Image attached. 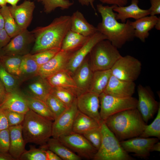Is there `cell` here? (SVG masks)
I'll use <instances>...</instances> for the list:
<instances>
[{"mask_svg":"<svg viewBox=\"0 0 160 160\" xmlns=\"http://www.w3.org/2000/svg\"><path fill=\"white\" fill-rule=\"evenodd\" d=\"M115 6H104L102 4L97 5L102 20L96 27L98 31L118 49L121 48L127 42L132 40L135 37L134 30L130 20H128L125 23H121L116 19V13L113 10Z\"/></svg>","mask_w":160,"mask_h":160,"instance_id":"cell-1","label":"cell"},{"mask_svg":"<svg viewBox=\"0 0 160 160\" xmlns=\"http://www.w3.org/2000/svg\"><path fill=\"white\" fill-rule=\"evenodd\" d=\"M71 24V16L64 15L55 18L47 25L35 28L31 31L35 42L30 54L53 48L61 49L63 39L70 30Z\"/></svg>","mask_w":160,"mask_h":160,"instance_id":"cell-2","label":"cell"},{"mask_svg":"<svg viewBox=\"0 0 160 160\" xmlns=\"http://www.w3.org/2000/svg\"><path fill=\"white\" fill-rule=\"evenodd\" d=\"M104 121L120 142L139 136L147 125L137 108L117 113Z\"/></svg>","mask_w":160,"mask_h":160,"instance_id":"cell-3","label":"cell"},{"mask_svg":"<svg viewBox=\"0 0 160 160\" xmlns=\"http://www.w3.org/2000/svg\"><path fill=\"white\" fill-rule=\"evenodd\" d=\"M53 121L30 110L22 124L23 136L26 143L45 145L52 137Z\"/></svg>","mask_w":160,"mask_h":160,"instance_id":"cell-4","label":"cell"},{"mask_svg":"<svg viewBox=\"0 0 160 160\" xmlns=\"http://www.w3.org/2000/svg\"><path fill=\"white\" fill-rule=\"evenodd\" d=\"M102 140L93 160H134L123 148L114 134L104 122L101 124Z\"/></svg>","mask_w":160,"mask_h":160,"instance_id":"cell-5","label":"cell"},{"mask_svg":"<svg viewBox=\"0 0 160 160\" xmlns=\"http://www.w3.org/2000/svg\"><path fill=\"white\" fill-rule=\"evenodd\" d=\"M118 49L108 40L98 42L89 54L93 71L111 69L121 56Z\"/></svg>","mask_w":160,"mask_h":160,"instance_id":"cell-6","label":"cell"},{"mask_svg":"<svg viewBox=\"0 0 160 160\" xmlns=\"http://www.w3.org/2000/svg\"><path fill=\"white\" fill-rule=\"evenodd\" d=\"M99 98L100 113L103 121L117 113L137 108V99L132 96L118 97L102 92L99 95Z\"/></svg>","mask_w":160,"mask_h":160,"instance_id":"cell-7","label":"cell"},{"mask_svg":"<svg viewBox=\"0 0 160 160\" xmlns=\"http://www.w3.org/2000/svg\"><path fill=\"white\" fill-rule=\"evenodd\" d=\"M142 64L138 59L130 55L121 56L111 69L112 75L121 80L134 82L141 73Z\"/></svg>","mask_w":160,"mask_h":160,"instance_id":"cell-8","label":"cell"},{"mask_svg":"<svg viewBox=\"0 0 160 160\" xmlns=\"http://www.w3.org/2000/svg\"><path fill=\"white\" fill-rule=\"evenodd\" d=\"M82 159L93 160L97 150L81 134L73 132L58 138Z\"/></svg>","mask_w":160,"mask_h":160,"instance_id":"cell-9","label":"cell"},{"mask_svg":"<svg viewBox=\"0 0 160 160\" xmlns=\"http://www.w3.org/2000/svg\"><path fill=\"white\" fill-rule=\"evenodd\" d=\"M138 97L137 109L146 123L152 119L160 107L152 91L146 87L139 84L137 88Z\"/></svg>","mask_w":160,"mask_h":160,"instance_id":"cell-10","label":"cell"},{"mask_svg":"<svg viewBox=\"0 0 160 160\" xmlns=\"http://www.w3.org/2000/svg\"><path fill=\"white\" fill-rule=\"evenodd\" d=\"M34 42L35 38L31 31L23 29L12 38L2 49L5 55L23 56L30 53Z\"/></svg>","mask_w":160,"mask_h":160,"instance_id":"cell-11","label":"cell"},{"mask_svg":"<svg viewBox=\"0 0 160 160\" xmlns=\"http://www.w3.org/2000/svg\"><path fill=\"white\" fill-rule=\"evenodd\" d=\"M157 138H145L139 136L120 142L124 149L128 153L144 159L149 158L152 145L159 141Z\"/></svg>","mask_w":160,"mask_h":160,"instance_id":"cell-12","label":"cell"},{"mask_svg":"<svg viewBox=\"0 0 160 160\" xmlns=\"http://www.w3.org/2000/svg\"><path fill=\"white\" fill-rule=\"evenodd\" d=\"M78 111L76 99L70 107L53 121L52 137L58 138L72 132L73 125Z\"/></svg>","mask_w":160,"mask_h":160,"instance_id":"cell-13","label":"cell"},{"mask_svg":"<svg viewBox=\"0 0 160 160\" xmlns=\"http://www.w3.org/2000/svg\"><path fill=\"white\" fill-rule=\"evenodd\" d=\"M76 105L78 110L94 119L100 124L103 121L100 116L99 95L88 91L77 97Z\"/></svg>","mask_w":160,"mask_h":160,"instance_id":"cell-14","label":"cell"},{"mask_svg":"<svg viewBox=\"0 0 160 160\" xmlns=\"http://www.w3.org/2000/svg\"><path fill=\"white\" fill-rule=\"evenodd\" d=\"M105 39H107L106 37L98 31L90 36L80 48L73 52L69 60L66 69L72 75L94 46L99 41Z\"/></svg>","mask_w":160,"mask_h":160,"instance_id":"cell-15","label":"cell"},{"mask_svg":"<svg viewBox=\"0 0 160 160\" xmlns=\"http://www.w3.org/2000/svg\"><path fill=\"white\" fill-rule=\"evenodd\" d=\"M73 52L60 50L48 62L39 67L38 75L47 78L66 69L69 60Z\"/></svg>","mask_w":160,"mask_h":160,"instance_id":"cell-16","label":"cell"},{"mask_svg":"<svg viewBox=\"0 0 160 160\" xmlns=\"http://www.w3.org/2000/svg\"><path fill=\"white\" fill-rule=\"evenodd\" d=\"M23 82L25 85L21 90L24 94L45 102L52 88L46 78L38 75Z\"/></svg>","mask_w":160,"mask_h":160,"instance_id":"cell-17","label":"cell"},{"mask_svg":"<svg viewBox=\"0 0 160 160\" xmlns=\"http://www.w3.org/2000/svg\"><path fill=\"white\" fill-rule=\"evenodd\" d=\"M93 73L88 55L72 75L77 87V97L89 91Z\"/></svg>","mask_w":160,"mask_h":160,"instance_id":"cell-18","label":"cell"},{"mask_svg":"<svg viewBox=\"0 0 160 160\" xmlns=\"http://www.w3.org/2000/svg\"><path fill=\"white\" fill-rule=\"evenodd\" d=\"M10 11L16 23L22 29H27L32 21L35 7L34 3L25 0L21 4L9 6Z\"/></svg>","mask_w":160,"mask_h":160,"instance_id":"cell-19","label":"cell"},{"mask_svg":"<svg viewBox=\"0 0 160 160\" xmlns=\"http://www.w3.org/2000/svg\"><path fill=\"white\" fill-rule=\"evenodd\" d=\"M135 87L134 82L123 80L112 75L103 92L116 97H129L134 93Z\"/></svg>","mask_w":160,"mask_h":160,"instance_id":"cell-20","label":"cell"},{"mask_svg":"<svg viewBox=\"0 0 160 160\" xmlns=\"http://www.w3.org/2000/svg\"><path fill=\"white\" fill-rule=\"evenodd\" d=\"M0 108L24 114L29 110L24 95L21 90L7 92Z\"/></svg>","mask_w":160,"mask_h":160,"instance_id":"cell-21","label":"cell"},{"mask_svg":"<svg viewBox=\"0 0 160 160\" xmlns=\"http://www.w3.org/2000/svg\"><path fill=\"white\" fill-rule=\"evenodd\" d=\"M138 0H132L131 4L128 6H115L113 10L116 12V19L120 20L121 23H125L129 18H133L136 20L149 15L148 9L140 8L138 6Z\"/></svg>","mask_w":160,"mask_h":160,"instance_id":"cell-22","label":"cell"},{"mask_svg":"<svg viewBox=\"0 0 160 160\" xmlns=\"http://www.w3.org/2000/svg\"><path fill=\"white\" fill-rule=\"evenodd\" d=\"M10 144L9 153L15 159L19 160L23 152L26 150V144L22 133V124L9 127Z\"/></svg>","mask_w":160,"mask_h":160,"instance_id":"cell-23","label":"cell"},{"mask_svg":"<svg viewBox=\"0 0 160 160\" xmlns=\"http://www.w3.org/2000/svg\"><path fill=\"white\" fill-rule=\"evenodd\" d=\"M159 19L156 16H147L130 23L134 30L135 37L145 42L149 35V31L154 27Z\"/></svg>","mask_w":160,"mask_h":160,"instance_id":"cell-24","label":"cell"},{"mask_svg":"<svg viewBox=\"0 0 160 160\" xmlns=\"http://www.w3.org/2000/svg\"><path fill=\"white\" fill-rule=\"evenodd\" d=\"M70 30L84 36L89 37L98 31L96 27L89 23L83 14L77 10L71 16Z\"/></svg>","mask_w":160,"mask_h":160,"instance_id":"cell-25","label":"cell"},{"mask_svg":"<svg viewBox=\"0 0 160 160\" xmlns=\"http://www.w3.org/2000/svg\"><path fill=\"white\" fill-rule=\"evenodd\" d=\"M52 87H60L71 90L76 95L77 87L72 75L67 69L46 78Z\"/></svg>","mask_w":160,"mask_h":160,"instance_id":"cell-26","label":"cell"},{"mask_svg":"<svg viewBox=\"0 0 160 160\" xmlns=\"http://www.w3.org/2000/svg\"><path fill=\"white\" fill-rule=\"evenodd\" d=\"M39 68L31 54L23 55L18 77L21 84L38 75Z\"/></svg>","mask_w":160,"mask_h":160,"instance_id":"cell-27","label":"cell"},{"mask_svg":"<svg viewBox=\"0 0 160 160\" xmlns=\"http://www.w3.org/2000/svg\"><path fill=\"white\" fill-rule=\"evenodd\" d=\"M47 149L53 151L63 160H81L82 159L63 143L58 138L50 137L46 145Z\"/></svg>","mask_w":160,"mask_h":160,"instance_id":"cell-28","label":"cell"},{"mask_svg":"<svg viewBox=\"0 0 160 160\" xmlns=\"http://www.w3.org/2000/svg\"><path fill=\"white\" fill-rule=\"evenodd\" d=\"M101 124L78 110L74 120L72 131L83 135L93 128L100 126Z\"/></svg>","mask_w":160,"mask_h":160,"instance_id":"cell-29","label":"cell"},{"mask_svg":"<svg viewBox=\"0 0 160 160\" xmlns=\"http://www.w3.org/2000/svg\"><path fill=\"white\" fill-rule=\"evenodd\" d=\"M111 75V69L94 71L89 91L99 95L104 92Z\"/></svg>","mask_w":160,"mask_h":160,"instance_id":"cell-30","label":"cell"},{"mask_svg":"<svg viewBox=\"0 0 160 160\" xmlns=\"http://www.w3.org/2000/svg\"><path fill=\"white\" fill-rule=\"evenodd\" d=\"M89 37L84 36L70 30L67 32L63 39L61 50L74 52L80 48Z\"/></svg>","mask_w":160,"mask_h":160,"instance_id":"cell-31","label":"cell"},{"mask_svg":"<svg viewBox=\"0 0 160 160\" xmlns=\"http://www.w3.org/2000/svg\"><path fill=\"white\" fill-rule=\"evenodd\" d=\"M24 94L30 110L47 118L53 121L54 120V116L44 102Z\"/></svg>","mask_w":160,"mask_h":160,"instance_id":"cell-32","label":"cell"},{"mask_svg":"<svg viewBox=\"0 0 160 160\" xmlns=\"http://www.w3.org/2000/svg\"><path fill=\"white\" fill-rule=\"evenodd\" d=\"M0 10L4 21V28L12 39L18 33L22 30L19 26L7 5L1 7Z\"/></svg>","mask_w":160,"mask_h":160,"instance_id":"cell-33","label":"cell"},{"mask_svg":"<svg viewBox=\"0 0 160 160\" xmlns=\"http://www.w3.org/2000/svg\"><path fill=\"white\" fill-rule=\"evenodd\" d=\"M23 56L5 55L0 59V63L12 75L18 77Z\"/></svg>","mask_w":160,"mask_h":160,"instance_id":"cell-34","label":"cell"},{"mask_svg":"<svg viewBox=\"0 0 160 160\" xmlns=\"http://www.w3.org/2000/svg\"><path fill=\"white\" fill-rule=\"evenodd\" d=\"M0 80L7 92L20 90L21 83L18 78L9 73L0 63Z\"/></svg>","mask_w":160,"mask_h":160,"instance_id":"cell-35","label":"cell"},{"mask_svg":"<svg viewBox=\"0 0 160 160\" xmlns=\"http://www.w3.org/2000/svg\"><path fill=\"white\" fill-rule=\"evenodd\" d=\"M51 93L57 97L67 108L76 100L77 96L71 90L60 87H52Z\"/></svg>","mask_w":160,"mask_h":160,"instance_id":"cell-36","label":"cell"},{"mask_svg":"<svg viewBox=\"0 0 160 160\" xmlns=\"http://www.w3.org/2000/svg\"><path fill=\"white\" fill-rule=\"evenodd\" d=\"M35 0L42 4L46 13H50L58 8L63 10L68 9L73 4V2L69 0Z\"/></svg>","mask_w":160,"mask_h":160,"instance_id":"cell-37","label":"cell"},{"mask_svg":"<svg viewBox=\"0 0 160 160\" xmlns=\"http://www.w3.org/2000/svg\"><path fill=\"white\" fill-rule=\"evenodd\" d=\"M45 103L54 116L55 119L68 108L57 97L51 93L46 99Z\"/></svg>","mask_w":160,"mask_h":160,"instance_id":"cell-38","label":"cell"},{"mask_svg":"<svg viewBox=\"0 0 160 160\" xmlns=\"http://www.w3.org/2000/svg\"><path fill=\"white\" fill-rule=\"evenodd\" d=\"M45 145L36 148L30 146L28 150H25L21 155L20 160H47Z\"/></svg>","mask_w":160,"mask_h":160,"instance_id":"cell-39","label":"cell"},{"mask_svg":"<svg viewBox=\"0 0 160 160\" xmlns=\"http://www.w3.org/2000/svg\"><path fill=\"white\" fill-rule=\"evenodd\" d=\"M140 137L147 138L151 137L160 139V107L157 113L156 116L152 122L147 125Z\"/></svg>","mask_w":160,"mask_h":160,"instance_id":"cell-40","label":"cell"},{"mask_svg":"<svg viewBox=\"0 0 160 160\" xmlns=\"http://www.w3.org/2000/svg\"><path fill=\"white\" fill-rule=\"evenodd\" d=\"M60 50V48H53L41 51L32 55L40 67L48 62Z\"/></svg>","mask_w":160,"mask_h":160,"instance_id":"cell-41","label":"cell"},{"mask_svg":"<svg viewBox=\"0 0 160 160\" xmlns=\"http://www.w3.org/2000/svg\"><path fill=\"white\" fill-rule=\"evenodd\" d=\"M97 150L99 149L101 142L102 134L100 125L93 128L82 135Z\"/></svg>","mask_w":160,"mask_h":160,"instance_id":"cell-42","label":"cell"},{"mask_svg":"<svg viewBox=\"0 0 160 160\" xmlns=\"http://www.w3.org/2000/svg\"><path fill=\"white\" fill-rule=\"evenodd\" d=\"M7 117L9 127L22 124L25 114L8 110H3Z\"/></svg>","mask_w":160,"mask_h":160,"instance_id":"cell-43","label":"cell"},{"mask_svg":"<svg viewBox=\"0 0 160 160\" xmlns=\"http://www.w3.org/2000/svg\"><path fill=\"white\" fill-rule=\"evenodd\" d=\"M9 128L0 130V153L9 152Z\"/></svg>","mask_w":160,"mask_h":160,"instance_id":"cell-44","label":"cell"},{"mask_svg":"<svg viewBox=\"0 0 160 160\" xmlns=\"http://www.w3.org/2000/svg\"><path fill=\"white\" fill-rule=\"evenodd\" d=\"M151 4L148 9L149 15L156 16L160 14V0H150Z\"/></svg>","mask_w":160,"mask_h":160,"instance_id":"cell-45","label":"cell"},{"mask_svg":"<svg viewBox=\"0 0 160 160\" xmlns=\"http://www.w3.org/2000/svg\"><path fill=\"white\" fill-rule=\"evenodd\" d=\"M11 39L4 28L0 29V48L5 46Z\"/></svg>","mask_w":160,"mask_h":160,"instance_id":"cell-46","label":"cell"},{"mask_svg":"<svg viewBox=\"0 0 160 160\" xmlns=\"http://www.w3.org/2000/svg\"><path fill=\"white\" fill-rule=\"evenodd\" d=\"M9 127L8 120L4 110L0 108V130Z\"/></svg>","mask_w":160,"mask_h":160,"instance_id":"cell-47","label":"cell"},{"mask_svg":"<svg viewBox=\"0 0 160 160\" xmlns=\"http://www.w3.org/2000/svg\"><path fill=\"white\" fill-rule=\"evenodd\" d=\"M103 4L117 6H126L128 0H99Z\"/></svg>","mask_w":160,"mask_h":160,"instance_id":"cell-48","label":"cell"},{"mask_svg":"<svg viewBox=\"0 0 160 160\" xmlns=\"http://www.w3.org/2000/svg\"><path fill=\"white\" fill-rule=\"evenodd\" d=\"M45 152L47 160H62L57 155L51 151L47 149Z\"/></svg>","mask_w":160,"mask_h":160,"instance_id":"cell-49","label":"cell"},{"mask_svg":"<svg viewBox=\"0 0 160 160\" xmlns=\"http://www.w3.org/2000/svg\"><path fill=\"white\" fill-rule=\"evenodd\" d=\"M83 6L90 5L94 9L96 15H97L96 9L94 5V3L95 0H77Z\"/></svg>","mask_w":160,"mask_h":160,"instance_id":"cell-50","label":"cell"},{"mask_svg":"<svg viewBox=\"0 0 160 160\" xmlns=\"http://www.w3.org/2000/svg\"><path fill=\"white\" fill-rule=\"evenodd\" d=\"M7 93L5 87L0 80V105L4 100Z\"/></svg>","mask_w":160,"mask_h":160,"instance_id":"cell-51","label":"cell"},{"mask_svg":"<svg viewBox=\"0 0 160 160\" xmlns=\"http://www.w3.org/2000/svg\"><path fill=\"white\" fill-rule=\"evenodd\" d=\"M0 160H15L9 152L0 153Z\"/></svg>","mask_w":160,"mask_h":160,"instance_id":"cell-52","label":"cell"},{"mask_svg":"<svg viewBox=\"0 0 160 160\" xmlns=\"http://www.w3.org/2000/svg\"><path fill=\"white\" fill-rule=\"evenodd\" d=\"M151 152L153 151H160V142L159 141L154 144L151 149Z\"/></svg>","mask_w":160,"mask_h":160,"instance_id":"cell-53","label":"cell"},{"mask_svg":"<svg viewBox=\"0 0 160 160\" xmlns=\"http://www.w3.org/2000/svg\"><path fill=\"white\" fill-rule=\"evenodd\" d=\"M20 0H6L7 3L10 4L11 6L16 5Z\"/></svg>","mask_w":160,"mask_h":160,"instance_id":"cell-54","label":"cell"},{"mask_svg":"<svg viewBox=\"0 0 160 160\" xmlns=\"http://www.w3.org/2000/svg\"><path fill=\"white\" fill-rule=\"evenodd\" d=\"M4 28V21L0 10V29Z\"/></svg>","mask_w":160,"mask_h":160,"instance_id":"cell-55","label":"cell"},{"mask_svg":"<svg viewBox=\"0 0 160 160\" xmlns=\"http://www.w3.org/2000/svg\"><path fill=\"white\" fill-rule=\"evenodd\" d=\"M154 27L157 30H160V18L159 17L158 20L156 22Z\"/></svg>","mask_w":160,"mask_h":160,"instance_id":"cell-56","label":"cell"},{"mask_svg":"<svg viewBox=\"0 0 160 160\" xmlns=\"http://www.w3.org/2000/svg\"><path fill=\"white\" fill-rule=\"evenodd\" d=\"M7 3L6 0H0V6L1 7L6 6Z\"/></svg>","mask_w":160,"mask_h":160,"instance_id":"cell-57","label":"cell"},{"mask_svg":"<svg viewBox=\"0 0 160 160\" xmlns=\"http://www.w3.org/2000/svg\"><path fill=\"white\" fill-rule=\"evenodd\" d=\"M5 54L2 48H0V59L4 56Z\"/></svg>","mask_w":160,"mask_h":160,"instance_id":"cell-58","label":"cell"}]
</instances>
